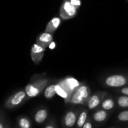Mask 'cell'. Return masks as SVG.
Segmentation results:
<instances>
[{"instance_id":"1","label":"cell","mask_w":128,"mask_h":128,"mask_svg":"<svg viewBox=\"0 0 128 128\" xmlns=\"http://www.w3.org/2000/svg\"><path fill=\"white\" fill-rule=\"evenodd\" d=\"M50 82V79L46 77L39 76L36 78L35 76L34 79H31V81L26 85L24 89L28 100L40 94Z\"/></svg>"},{"instance_id":"2","label":"cell","mask_w":128,"mask_h":128,"mask_svg":"<svg viewBox=\"0 0 128 128\" xmlns=\"http://www.w3.org/2000/svg\"><path fill=\"white\" fill-rule=\"evenodd\" d=\"M91 94L90 87L86 84L82 83L72 94L68 104L86 106Z\"/></svg>"},{"instance_id":"3","label":"cell","mask_w":128,"mask_h":128,"mask_svg":"<svg viewBox=\"0 0 128 128\" xmlns=\"http://www.w3.org/2000/svg\"><path fill=\"white\" fill-rule=\"evenodd\" d=\"M28 96L24 90H19L8 98L3 106L7 110H14L28 101Z\"/></svg>"},{"instance_id":"4","label":"cell","mask_w":128,"mask_h":128,"mask_svg":"<svg viewBox=\"0 0 128 128\" xmlns=\"http://www.w3.org/2000/svg\"><path fill=\"white\" fill-rule=\"evenodd\" d=\"M105 86L112 88H121L128 86V74H114L106 76L102 80Z\"/></svg>"},{"instance_id":"5","label":"cell","mask_w":128,"mask_h":128,"mask_svg":"<svg viewBox=\"0 0 128 128\" xmlns=\"http://www.w3.org/2000/svg\"><path fill=\"white\" fill-rule=\"evenodd\" d=\"M78 9L70 0H63L60 10V16L62 20H70L76 16Z\"/></svg>"},{"instance_id":"6","label":"cell","mask_w":128,"mask_h":128,"mask_svg":"<svg viewBox=\"0 0 128 128\" xmlns=\"http://www.w3.org/2000/svg\"><path fill=\"white\" fill-rule=\"evenodd\" d=\"M81 109L72 108L66 111L61 121L62 128H72L76 126Z\"/></svg>"},{"instance_id":"7","label":"cell","mask_w":128,"mask_h":128,"mask_svg":"<svg viewBox=\"0 0 128 128\" xmlns=\"http://www.w3.org/2000/svg\"><path fill=\"white\" fill-rule=\"evenodd\" d=\"M58 83L66 90L70 96V98L74 92L75 90L82 84L76 78L71 76H68L62 80H60L58 81Z\"/></svg>"},{"instance_id":"8","label":"cell","mask_w":128,"mask_h":128,"mask_svg":"<svg viewBox=\"0 0 128 128\" xmlns=\"http://www.w3.org/2000/svg\"><path fill=\"white\" fill-rule=\"evenodd\" d=\"M108 94V92L105 91H99L92 94L86 105L88 109L89 110H98Z\"/></svg>"},{"instance_id":"9","label":"cell","mask_w":128,"mask_h":128,"mask_svg":"<svg viewBox=\"0 0 128 128\" xmlns=\"http://www.w3.org/2000/svg\"><path fill=\"white\" fill-rule=\"evenodd\" d=\"M45 51L46 48L38 44L37 43H34L32 45L31 49L30 55H31V60L34 64H39L42 61Z\"/></svg>"},{"instance_id":"10","label":"cell","mask_w":128,"mask_h":128,"mask_svg":"<svg viewBox=\"0 0 128 128\" xmlns=\"http://www.w3.org/2000/svg\"><path fill=\"white\" fill-rule=\"evenodd\" d=\"M110 116V111L102 110V109H98L92 113L91 116L92 122L98 124H101L106 122Z\"/></svg>"},{"instance_id":"11","label":"cell","mask_w":128,"mask_h":128,"mask_svg":"<svg viewBox=\"0 0 128 128\" xmlns=\"http://www.w3.org/2000/svg\"><path fill=\"white\" fill-rule=\"evenodd\" d=\"M52 40H53V33H50L44 31L38 35L36 38V43L46 49L52 42Z\"/></svg>"},{"instance_id":"12","label":"cell","mask_w":128,"mask_h":128,"mask_svg":"<svg viewBox=\"0 0 128 128\" xmlns=\"http://www.w3.org/2000/svg\"><path fill=\"white\" fill-rule=\"evenodd\" d=\"M49 116L48 110L46 108H40L36 110L33 116L34 121L38 124H41L47 120Z\"/></svg>"},{"instance_id":"13","label":"cell","mask_w":128,"mask_h":128,"mask_svg":"<svg viewBox=\"0 0 128 128\" xmlns=\"http://www.w3.org/2000/svg\"><path fill=\"white\" fill-rule=\"evenodd\" d=\"M61 21H62V18L60 16V17H54L48 22L44 31L50 32V33H54L60 26Z\"/></svg>"},{"instance_id":"14","label":"cell","mask_w":128,"mask_h":128,"mask_svg":"<svg viewBox=\"0 0 128 128\" xmlns=\"http://www.w3.org/2000/svg\"><path fill=\"white\" fill-rule=\"evenodd\" d=\"M116 101L111 96H106L104 100L102 101L98 109H102L106 111H111L116 108Z\"/></svg>"},{"instance_id":"15","label":"cell","mask_w":128,"mask_h":128,"mask_svg":"<svg viewBox=\"0 0 128 128\" xmlns=\"http://www.w3.org/2000/svg\"><path fill=\"white\" fill-rule=\"evenodd\" d=\"M88 109H81L80 114L78 115L77 122H76V128H82L83 125L88 118Z\"/></svg>"},{"instance_id":"16","label":"cell","mask_w":128,"mask_h":128,"mask_svg":"<svg viewBox=\"0 0 128 128\" xmlns=\"http://www.w3.org/2000/svg\"><path fill=\"white\" fill-rule=\"evenodd\" d=\"M17 126L20 128H32L31 120L24 115L18 117Z\"/></svg>"},{"instance_id":"17","label":"cell","mask_w":128,"mask_h":128,"mask_svg":"<svg viewBox=\"0 0 128 128\" xmlns=\"http://www.w3.org/2000/svg\"><path fill=\"white\" fill-rule=\"evenodd\" d=\"M56 94L58 95L59 96L61 97L64 100V102L66 104L68 103L69 99H70V96L66 92V90L58 82L56 84Z\"/></svg>"},{"instance_id":"18","label":"cell","mask_w":128,"mask_h":128,"mask_svg":"<svg viewBox=\"0 0 128 128\" xmlns=\"http://www.w3.org/2000/svg\"><path fill=\"white\" fill-rule=\"evenodd\" d=\"M116 104L118 107L122 109H128V96L120 95L117 98Z\"/></svg>"},{"instance_id":"19","label":"cell","mask_w":128,"mask_h":128,"mask_svg":"<svg viewBox=\"0 0 128 128\" xmlns=\"http://www.w3.org/2000/svg\"><path fill=\"white\" fill-rule=\"evenodd\" d=\"M56 94V84L49 85L44 92V96L46 99H51Z\"/></svg>"},{"instance_id":"20","label":"cell","mask_w":128,"mask_h":128,"mask_svg":"<svg viewBox=\"0 0 128 128\" xmlns=\"http://www.w3.org/2000/svg\"><path fill=\"white\" fill-rule=\"evenodd\" d=\"M116 120L120 122H128V110L119 112L116 116Z\"/></svg>"},{"instance_id":"21","label":"cell","mask_w":128,"mask_h":128,"mask_svg":"<svg viewBox=\"0 0 128 128\" xmlns=\"http://www.w3.org/2000/svg\"><path fill=\"white\" fill-rule=\"evenodd\" d=\"M8 121L6 120V117L2 110H1L0 114V128H6Z\"/></svg>"},{"instance_id":"22","label":"cell","mask_w":128,"mask_h":128,"mask_svg":"<svg viewBox=\"0 0 128 128\" xmlns=\"http://www.w3.org/2000/svg\"><path fill=\"white\" fill-rule=\"evenodd\" d=\"M43 128H58L57 122L54 118H51Z\"/></svg>"},{"instance_id":"23","label":"cell","mask_w":128,"mask_h":128,"mask_svg":"<svg viewBox=\"0 0 128 128\" xmlns=\"http://www.w3.org/2000/svg\"><path fill=\"white\" fill-rule=\"evenodd\" d=\"M117 92L118 93L121 94L128 96V86H124V87L121 88H118L117 90Z\"/></svg>"},{"instance_id":"24","label":"cell","mask_w":128,"mask_h":128,"mask_svg":"<svg viewBox=\"0 0 128 128\" xmlns=\"http://www.w3.org/2000/svg\"><path fill=\"white\" fill-rule=\"evenodd\" d=\"M92 122H92V118L91 117L89 116L87 121H86L82 128H92Z\"/></svg>"},{"instance_id":"25","label":"cell","mask_w":128,"mask_h":128,"mask_svg":"<svg viewBox=\"0 0 128 128\" xmlns=\"http://www.w3.org/2000/svg\"><path fill=\"white\" fill-rule=\"evenodd\" d=\"M71 2L78 9H80V8L81 6V0H70Z\"/></svg>"},{"instance_id":"26","label":"cell","mask_w":128,"mask_h":128,"mask_svg":"<svg viewBox=\"0 0 128 128\" xmlns=\"http://www.w3.org/2000/svg\"><path fill=\"white\" fill-rule=\"evenodd\" d=\"M49 47H50L51 49H53L54 48H55V44L53 43V42H52L51 43V44L50 45V46H49Z\"/></svg>"},{"instance_id":"27","label":"cell","mask_w":128,"mask_h":128,"mask_svg":"<svg viewBox=\"0 0 128 128\" xmlns=\"http://www.w3.org/2000/svg\"><path fill=\"white\" fill-rule=\"evenodd\" d=\"M6 128H11V123H10V121H8V123H7V124H6Z\"/></svg>"},{"instance_id":"28","label":"cell","mask_w":128,"mask_h":128,"mask_svg":"<svg viewBox=\"0 0 128 128\" xmlns=\"http://www.w3.org/2000/svg\"><path fill=\"white\" fill-rule=\"evenodd\" d=\"M121 128L120 127H112V128Z\"/></svg>"},{"instance_id":"29","label":"cell","mask_w":128,"mask_h":128,"mask_svg":"<svg viewBox=\"0 0 128 128\" xmlns=\"http://www.w3.org/2000/svg\"><path fill=\"white\" fill-rule=\"evenodd\" d=\"M14 128H19L18 126H14Z\"/></svg>"},{"instance_id":"30","label":"cell","mask_w":128,"mask_h":128,"mask_svg":"<svg viewBox=\"0 0 128 128\" xmlns=\"http://www.w3.org/2000/svg\"><path fill=\"white\" fill-rule=\"evenodd\" d=\"M127 1H128V0H127Z\"/></svg>"},{"instance_id":"31","label":"cell","mask_w":128,"mask_h":128,"mask_svg":"<svg viewBox=\"0 0 128 128\" xmlns=\"http://www.w3.org/2000/svg\"></svg>"},{"instance_id":"32","label":"cell","mask_w":128,"mask_h":128,"mask_svg":"<svg viewBox=\"0 0 128 128\" xmlns=\"http://www.w3.org/2000/svg\"></svg>"}]
</instances>
